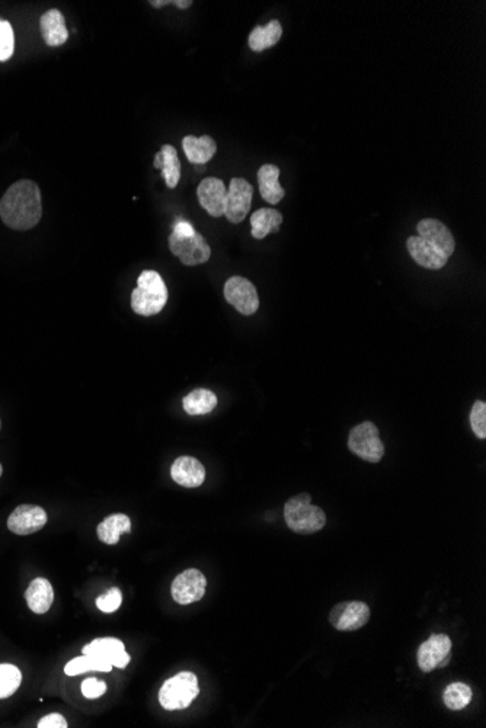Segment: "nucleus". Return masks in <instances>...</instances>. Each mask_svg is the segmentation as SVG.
Listing matches in <instances>:
<instances>
[{"label":"nucleus","instance_id":"9d476101","mask_svg":"<svg viewBox=\"0 0 486 728\" xmlns=\"http://www.w3.org/2000/svg\"><path fill=\"white\" fill-rule=\"evenodd\" d=\"M252 197H254V188L251 183L243 178H233L230 180L228 195H226L224 217L233 224L242 222L251 211Z\"/></svg>","mask_w":486,"mask_h":728},{"label":"nucleus","instance_id":"20e7f679","mask_svg":"<svg viewBox=\"0 0 486 728\" xmlns=\"http://www.w3.org/2000/svg\"><path fill=\"white\" fill-rule=\"evenodd\" d=\"M200 693L198 679L191 672H180L162 685L159 702L166 711L187 709Z\"/></svg>","mask_w":486,"mask_h":728},{"label":"nucleus","instance_id":"6ab92c4d","mask_svg":"<svg viewBox=\"0 0 486 728\" xmlns=\"http://www.w3.org/2000/svg\"><path fill=\"white\" fill-rule=\"evenodd\" d=\"M25 599H27L28 607L37 615L47 614L54 602V590H53L52 583L44 577H37L28 586Z\"/></svg>","mask_w":486,"mask_h":728},{"label":"nucleus","instance_id":"5701e85b","mask_svg":"<svg viewBox=\"0 0 486 728\" xmlns=\"http://www.w3.org/2000/svg\"><path fill=\"white\" fill-rule=\"evenodd\" d=\"M282 214L272 208H261L251 215L252 238L263 240L270 233H279Z\"/></svg>","mask_w":486,"mask_h":728},{"label":"nucleus","instance_id":"f8f14e48","mask_svg":"<svg viewBox=\"0 0 486 728\" xmlns=\"http://www.w3.org/2000/svg\"><path fill=\"white\" fill-rule=\"evenodd\" d=\"M47 512L43 507L36 505H21L13 510L8 518V530L13 534L25 535L36 534L47 525Z\"/></svg>","mask_w":486,"mask_h":728},{"label":"nucleus","instance_id":"f03ea898","mask_svg":"<svg viewBox=\"0 0 486 728\" xmlns=\"http://www.w3.org/2000/svg\"><path fill=\"white\" fill-rule=\"evenodd\" d=\"M168 303V289L156 271H143L131 292V308L138 316H156Z\"/></svg>","mask_w":486,"mask_h":728},{"label":"nucleus","instance_id":"e433bc0d","mask_svg":"<svg viewBox=\"0 0 486 728\" xmlns=\"http://www.w3.org/2000/svg\"><path fill=\"white\" fill-rule=\"evenodd\" d=\"M155 168L162 169V164H163V156H162V153H156V156H155Z\"/></svg>","mask_w":486,"mask_h":728},{"label":"nucleus","instance_id":"2eb2a0df","mask_svg":"<svg viewBox=\"0 0 486 728\" xmlns=\"http://www.w3.org/2000/svg\"><path fill=\"white\" fill-rule=\"evenodd\" d=\"M416 230L420 233V238L434 246L435 249L443 252L446 256L450 257L451 255L455 254V236L451 234L448 227L444 222L435 219H423L418 222Z\"/></svg>","mask_w":486,"mask_h":728},{"label":"nucleus","instance_id":"a211bd4d","mask_svg":"<svg viewBox=\"0 0 486 728\" xmlns=\"http://www.w3.org/2000/svg\"><path fill=\"white\" fill-rule=\"evenodd\" d=\"M39 29H41L44 43L47 44L48 47H60L69 38L66 21L59 9H52L41 16Z\"/></svg>","mask_w":486,"mask_h":728},{"label":"nucleus","instance_id":"7c9ffc66","mask_svg":"<svg viewBox=\"0 0 486 728\" xmlns=\"http://www.w3.org/2000/svg\"><path fill=\"white\" fill-rule=\"evenodd\" d=\"M471 426L474 435L479 439L486 438V403L482 400L474 401L471 412Z\"/></svg>","mask_w":486,"mask_h":728},{"label":"nucleus","instance_id":"bb28decb","mask_svg":"<svg viewBox=\"0 0 486 728\" xmlns=\"http://www.w3.org/2000/svg\"><path fill=\"white\" fill-rule=\"evenodd\" d=\"M113 670L110 663L103 662L94 656H79L67 663L64 667V674L67 676H78V674H87V672H104L108 674Z\"/></svg>","mask_w":486,"mask_h":728},{"label":"nucleus","instance_id":"cd10ccee","mask_svg":"<svg viewBox=\"0 0 486 728\" xmlns=\"http://www.w3.org/2000/svg\"><path fill=\"white\" fill-rule=\"evenodd\" d=\"M443 701L451 711H460L466 708L472 701V690L466 683L455 682L446 688L443 693Z\"/></svg>","mask_w":486,"mask_h":728},{"label":"nucleus","instance_id":"4c0bfd02","mask_svg":"<svg viewBox=\"0 0 486 728\" xmlns=\"http://www.w3.org/2000/svg\"><path fill=\"white\" fill-rule=\"evenodd\" d=\"M4 474V467H2V464H0V477Z\"/></svg>","mask_w":486,"mask_h":728},{"label":"nucleus","instance_id":"f704fd0d","mask_svg":"<svg viewBox=\"0 0 486 728\" xmlns=\"http://www.w3.org/2000/svg\"><path fill=\"white\" fill-rule=\"evenodd\" d=\"M196 229L192 227L191 222H175V226H173L172 233L178 234V236H192V234L196 233Z\"/></svg>","mask_w":486,"mask_h":728},{"label":"nucleus","instance_id":"4be33fe9","mask_svg":"<svg viewBox=\"0 0 486 728\" xmlns=\"http://www.w3.org/2000/svg\"><path fill=\"white\" fill-rule=\"evenodd\" d=\"M131 521L124 514H114L106 516L96 528L99 540L106 546H115L122 534H130Z\"/></svg>","mask_w":486,"mask_h":728},{"label":"nucleus","instance_id":"7ed1b4c3","mask_svg":"<svg viewBox=\"0 0 486 728\" xmlns=\"http://www.w3.org/2000/svg\"><path fill=\"white\" fill-rule=\"evenodd\" d=\"M284 519L287 526L300 535L314 534L326 525L325 512L312 503L309 493H300L287 500Z\"/></svg>","mask_w":486,"mask_h":728},{"label":"nucleus","instance_id":"0eeeda50","mask_svg":"<svg viewBox=\"0 0 486 728\" xmlns=\"http://www.w3.org/2000/svg\"><path fill=\"white\" fill-rule=\"evenodd\" d=\"M169 249L180 262L187 266L203 265L210 261L212 249L205 242V238L198 231L192 236H178L172 233L169 236Z\"/></svg>","mask_w":486,"mask_h":728},{"label":"nucleus","instance_id":"a878e982","mask_svg":"<svg viewBox=\"0 0 486 728\" xmlns=\"http://www.w3.org/2000/svg\"><path fill=\"white\" fill-rule=\"evenodd\" d=\"M163 156L162 164V178L165 180L166 187L175 189L180 180V162L177 148L171 145H163L161 148Z\"/></svg>","mask_w":486,"mask_h":728},{"label":"nucleus","instance_id":"1a4fd4ad","mask_svg":"<svg viewBox=\"0 0 486 728\" xmlns=\"http://www.w3.org/2000/svg\"><path fill=\"white\" fill-rule=\"evenodd\" d=\"M224 298L243 316L258 312L259 297L256 285L243 277H231L224 284Z\"/></svg>","mask_w":486,"mask_h":728},{"label":"nucleus","instance_id":"f257e3e1","mask_svg":"<svg viewBox=\"0 0 486 728\" xmlns=\"http://www.w3.org/2000/svg\"><path fill=\"white\" fill-rule=\"evenodd\" d=\"M41 217V191L32 180H18L0 199V219L13 230H29L38 224Z\"/></svg>","mask_w":486,"mask_h":728},{"label":"nucleus","instance_id":"72a5a7b5","mask_svg":"<svg viewBox=\"0 0 486 728\" xmlns=\"http://www.w3.org/2000/svg\"><path fill=\"white\" fill-rule=\"evenodd\" d=\"M38 728H67L69 724H67L66 718H64L62 714H50V715H46L44 718L38 721Z\"/></svg>","mask_w":486,"mask_h":728},{"label":"nucleus","instance_id":"c756f323","mask_svg":"<svg viewBox=\"0 0 486 728\" xmlns=\"http://www.w3.org/2000/svg\"><path fill=\"white\" fill-rule=\"evenodd\" d=\"M15 50V34L8 21L0 20V62H8Z\"/></svg>","mask_w":486,"mask_h":728},{"label":"nucleus","instance_id":"412c9836","mask_svg":"<svg viewBox=\"0 0 486 728\" xmlns=\"http://www.w3.org/2000/svg\"><path fill=\"white\" fill-rule=\"evenodd\" d=\"M280 168L275 164H264L258 171L259 192L264 201H267L271 205L279 204L284 197L286 191L280 185Z\"/></svg>","mask_w":486,"mask_h":728},{"label":"nucleus","instance_id":"39448f33","mask_svg":"<svg viewBox=\"0 0 486 728\" xmlns=\"http://www.w3.org/2000/svg\"><path fill=\"white\" fill-rule=\"evenodd\" d=\"M348 448L361 460L372 464L381 463L386 452L383 440L381 439V432L373 422H363L351 429L348 435Z\"/></svg>","mask_w":486,"mask_h":728},{"label":"nucleus","instance_id":"b1692460","mask_svg":"<svg viewBox=\"0 0 486 728\" xmlns=\"http://www.w3.org/2000/svg\"><path fill=\"white\" fill-rule=\"evenodd\" d=\"M282 36V27L280 21L272 20L265 27H256L249 34V47L256 53L267 50L279 43Z\"/></svg>","mask_w":486,"mask_h":728},{"label":"nucleus","instance_id":"ddd939ff","mask_svg":"<svg viewBox=\"0 0 486 728\" xmlns=\"http://www.w3.org/2000/svg\"><path fill=\"white\" fill-rule=\"evenodd\" d=\"M82 653L110 663L111 666L118 667V669H124L131 660L122 640L113 639V637L94 640L92 643L83 647Z\"/></svg>","mask_w":486,"mask_h":728},{"label":"nucleus","instance_id":"393cba45","mask_svg":"<svg viewBox=\"0 0 486 728\" xmlns=\"http://www.w3.org/2000/svg\"><path fill=\"white\" fill-rule=\"evenodd\" d=\"M184 410L189 416H198V414H207L216 409V394L205 389H197L189 396H185L182 400Z\"/></svg>","mask_w":486,"mask_h":728},{"label":"nucleus","instance_id":"6e6552de","mask_svg":"<svg viewBox=\"0 0 486 728\" xmlns=\"http://www.w3.org/2000/svg\"><path fill=\"white\" fill-rule=\"evenodd\" d=\"M369 605L361 600H351L335 605L330 612V623L337 632H357L370 621Z\"/></svg>","mask_w":486,"mask_h":728},{"label":"nucleus","instance_id":"aec40b11","mask_svg":"<svg viewBox=\"0 0 486 728\" xmlns=\"http://www.w3.org/2000/svg\"><path fill=\"white\" fill-rule=\"evenodd\" d=\"M185 156L192 164H205L217 152V143L210 136H187L182 140Z\"/></svg>","mask_w":486,"mask_h":728},{"label":"nucleus","instance_id":"58836bf2","mask_svg":"<svg viewBox=\"0 0 486 728\" xmlns=\"http://www.w3.org/2000/svg\"><path fill=\"white\" fill-rule=\"evenodd\" d=\"M0 429H2V422H0Z\"/></svg>","mask_w":486,"mask_h":728},{"label":"nucleus","instance_id":"c9c22d12","mask_svg":"<svg viewBox=\"0 0 486 728\" xmlns=\"http://www.w3.org/2000/svg\"><path fill=\"white\" fill-rule=\"evenodd\" d=\"M173 4L180 9H189L191 6V0H173Z\"/></svg>","mask_w":486,"mask_h":728},{"label":"nucleus","instance_id":"473e14b6","mask_svg":"<svg viewBox=\"0 0 486 728\" xmlns=\"http://www.w3.org/2000/svg\"><path fill=\"white\" fill-rule=\"evenodd\" d=\"M80 690H82L83 697L88 698V699H96V698L103 697L104 693L106 692V683L98 681L96 678H88L82 682Z\"/></svg>","mask_w":486,"mask_h":728},{"label":"nucleus","instance_id":"f3484780","mask_svg":"<svg viewBox=\"0 0 486 728\" xmlns=\"http://www.w3.org/2000/svg\"><path fill=\"white\" fill-rule=\"evenodd\" d=\"M406 249L412 259L423 268L437 271L448 265V257L420 236H411L406 242Z\"/></svg>","mask_w":486,"mask_h":728},{"label":"nucleus","instance_id":"c85d7f7f","mask_svg":"<svg viewBox=\"0 0 486 728\" xmlns=\"http://www.w3.org/2000/svg\"><path fill=\"white\" fill-rule=\"evenodd\" d=\"M22 683V674L13 665H0V699L13 697Z\"/></svg>","mask_w":486,"mask_h":728},{"label":"nucleus","instance_id":"2f4dec72","mask_svg":"<svg viewBox=\"0 0 486 728\" xmlns=\"http://www.w3.org/2000/svg\"><path fill=\"white\" fill-rule=\"evenodd\" d=\"M122 590L118 588H111L105 595L99 596L98 599H96V607L104 614H113V612L117 611L118 607H122Z\"/></svg>","mask_w":486,"mask_h":728},{"label":"nucleus","instance_id":"dca6fc26","mask_svg":"<svg viewBox=\"0 0 486 728\" xmlns=\"http://www.w3.org/2000/svg\"><path fill=\"white\" fill-rule=\"evenodd\" d=\"M171 477L180 486L196 489L205 483V468L194 456H180L173 461Z\"/></svg>","mask_w":486,"mask_h":728},{"label":"nucleus","instance_id":"9b49d317","mask_svg":"<svg viewBox=\"0 0 486 728\" xmlns=\"http://www.w3.org/2000/svg\"><path fill=\"white\" fill-rule=\"evenodd\" d=\"M207 589V579L197 569H189L175 577L171 593L177 604L189 605L203 599Z\"/></svg>","mask_w":486,"mask_h":728},{"label":"nucleus","instance_id":"423d86ee","mask_svg":"<svg viewBox=\"0 0 486 728\" xmlns=\"http://www.w3.org/2000/svg\"><path fill=\"white\" fill-rule=\"evenodd\" d=\"M453 641L448 634H432L416 651V663L423 674L443 669L451 660Z\"/></svg>","mask_w":486,"mask_h":728},{"label":"nucleus","instance_id":"4468645a","mask_svg":"<svg viewBox=\"0 0 486 728\" xmlns=\"http://www.w3.org/2000/svg\"><path fill=\"white\" fill-rule=\"evenodd\" d=\"M226 195H228V189L224 187L223 180L219 178H205L197 188L198 203L207 211L208 214L216 219L224 215Z\"/></svg>","mask_w":486,"mask_h":728}]
</instances>
